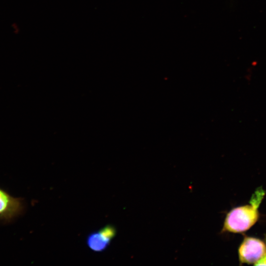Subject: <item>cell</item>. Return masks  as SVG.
I'll return each instance as SVG.
<instances>
[{
	"label": "cell",
	"mask_w": 266,
	"mask_h": 266,
	"mask_svg": "<svg viewBox=\"0 0 266 266\" xmlns=\"http://www.w3.org/2000/svg\"><path fill=\"white\" fill-rule=\"evenodd\" d=\"M266 255V244L262 240L246 237L238 248L239 260L242 264H255Z\"/></svg>",
	"instance_id": "obj_3"
},
{
	"label": "cell",
	"mask_w": 266,
	"mask_h": 266,
	"mask_svg": "<svg viewBox=\"0 0 266 266\" xmlns=\"http://www.w3.org/2000/svg\"><path fill=\"white\" fill-rule=\"evenodd\" d=\"M255 266H266V255L254 264Z\"/></svg>",
	"instance_id": "obj_5"
},
{
	"label": "cell",
	"mask_w": 266,
	"mask_h": 266,
	"mask_svg": "<svg viewBox=\"0 0 266 266\" xmlns=\"http://www.w3.org/2000/svg\"><path fill=\"white\" fill-rule=\"evenodd\" d=\"M26 204L23 199L11 196L0 188V221L8 224L22 215Z\"/></svg>",
	"instance_id": "obj_2"
},
{
	"label": "cell",
	"mask_w": 266,
	"mask_h": 266,
	"mask_svg": "<svg viewBox=\"0 0 266 266\" xmlns=\"http://www.w3.org/2000/svg\"><path fill=\"white\" fill-rule=\"evenodd\" d=\"M87 244L93 251L101 252L107 249L111 242L99 230L90 233L87 237Z\"/></svg>",
	"instance_id": "obj_4"
},
{
	"label": "cell",
	"mask_w": 266,
	"mask_h": 266,
	"mask_svg": "<svg viewBox=\"0 0 266 266\" xmlns=\"http://www.w3.org/2000/svg\"><path fill=\"white\" fill-rule=\"evenodd\" d=\"M265 194L262 188L258 189L252 196L250 204L235 207L225 218L222 233H240L251 228L259 217L258 207Z\"/></svg>",
	"instance_id": "obj_1"
}]
</instances>
